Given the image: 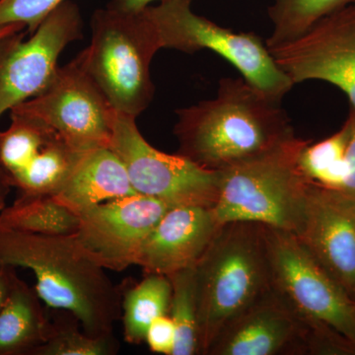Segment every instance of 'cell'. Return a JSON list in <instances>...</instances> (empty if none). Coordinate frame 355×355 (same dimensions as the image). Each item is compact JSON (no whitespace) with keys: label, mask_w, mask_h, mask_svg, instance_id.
Segmentation results:
<instances>
[{"label":"cell","mask_w":355,"mask_h":355,"mask_svg":"<svg viewBox=\"0 0 355 355\" xmlns=\"http://www.w3.org/2000/svg\"><path fill=\"white\" fill-rule=\"evenodd\" d=\"M2 209H0V211H1Z\"/></svg>","instance_id":"836d02e7"},{"label":"cell","mask_w":355,"mask_h":355,"mask_svg":"<svg viewBox=\"0 0 355 355\" xmlns=\"http://www.w3.org/2000/svg\"><path fill=\"white\" fill-rule=\"evenodd\" d=\"M78 216L49 195L25 196L0 211V228L46 236L73 235Z\"/></svg>","instance_id":"ac0fdd59"},{"label":"cell","mask_w":355,"mask_h":355,"mask_svg":"<svg viewBox=\"0 0 355 355\" xmlns=\"http://www.w3.org/2000/svg\"><path fill=\"white\" fill-rule=\"evenodd\" d=\"M306 141L296 137L272 153L219 172V195L212 207L219 224L254 222L297 235L311 186L298 165Z\"/></svg>","instance_id":"8992f818"},{"label":"cell","mask_w":355,"mask_h":355,"mask_svg":"<svg viewBox=\"0 0 355 355\" xmlns=\"http://www.w3.org/2000/svg\"><path fill=\"white\" fill-rule=\"evenodd\" d=\"M219 227L212 207H170L144 241L137 266L166 277L193 268Z\"/></svg>","instance_id":"9a60e30c"},{"label":"cell","mask_w":355,"mask_h":355,"mask_svg":"<svg viewBox=\"0 0 355 355\" xmlns=\"http://www.w3.org/2000/svg\"><path fill=\"white\" fill-rule=\"evenodd\" d=\"M272 287L312 336L313 354H355V299L295 234L266 227Z\"/></svg>","instance_id":"277c9868"},{"label":"cell","mask_w":355,"mask_h":355,"mask_svg":"<svg viewBox=\"0 0 355 355\" xmlns=\"http://www.w3.org/2000/svg\"><path fill=\"white\" fill-rule=\"evenodd\" d=\"M193 270L200 354L207 355L224 327L272 287L266 226L221 224Z\"/></svg>","instance_id":"3957f363"},{"label":"cell","mask_w":355,"mask_h":355,"mask_svg":"<svg viewBox=\"0 0 355 355\" xmlns=\"http://www.w3.org/2000/svg\"><path fill=\"white\" fill-rule=\"evenodd\" d=\"M349 130L347 121L338 132L316 144L306 141L298 155V165L311 184L340 191L345 178V155Z\"/></svg>","instance_id":"44dd1931"},{"label":"cell","mask_w":355,"mask_h":355,"mask_svg":"<svg viewBox=\"0 0 355 355\" xmlns=\"http://www.w3.org/2000/svg\"><path fill=\"white\" fill-rule=\"evenodd\" d=\"M79 7L67 0L25 40L18 32L0 41V116L36 97L55 78L60 53L83 37Z\"/></svg>","instance_id":"30bf717a"},{"label":"cell","mask_w":355,"mask_h":355,"mask_svg":"<svg viewBox=\"0 0 355 355\" xmlns=\"http://www.w3.org/2000/svg\"><path fill=\"white\" fill-rule=\"evenodd\" d=\"M296 236L355 299V200L311 184L304 221Z\"/></svg>","instance_id":"5bb4252c"},{"label":"cell","mask_w":355,"mask_h":355,"mask_svg":"<svg viewBox=\"0 0 355 355\" xmlns=\"http://www.w3.org/2000/svg\"><path fill=\"white\" fill-rule=\"evenodd\" d=\"M146 343L155 354L173 355L176 345V328L168 315L154 320L147 329Z\"/></svg>","instance_id":"4316f807"},{"label":"cell","mask_w":355,"mask_h":355,"mask_svg":"<svg viewBox=\"0 0 355 355\" xmlns=\"http://www.w3.org/2000/svg\"><path fill=\"white\" fill-rule=\"evenodd\" d=\"M25 28V26L22 24L2 26V27H0V41L7 36H10V35L15 34V33L23 31Z\"/></svg>","instance_id":"1f68e13d"},{"label":"cell","mask_w":355,"mask_h":355,"mask_svg":"<svg viewBox=\"0 0 355 355\" xmlns=\"http://www.w3.org/2000/svg\"><path fill=\"white\" fill-rule=\"evenodd\" d=\"M8 128L0 132V164L9 181L19 174L58 133L41 121L10 114Z\"/></svg>","instance_id":"603a6c76"},{"label":"cell","mask_w":355,"mask_h":355,"mask_svg":"<svg viewBox=\"0 0 355 355\" xmlns=\"http://www.w3.org/2000/svg\"><path fill=\"white\" fill-rule=\"evenodd\" d=\"M114 112L74 58L58 67L55 78L41 94L14 107L10 114L41 121L83 153L109 147Z\"/></svg>","instance_id":"9c48e42d"},{"label":"cell","mask_w":355,"mask_h":355,"mask_svg":"<svg viewBox=\"0 0 355 355\" xmlns=\"http://www.w3.org/2000/svg\"><path fill=\"white\" fill-rule=\"evenodd\" d=\"M83 153L72 148L58 135L13 178L11 186L17 189L20 195H55Z\"/></svg>","instance_id":"d6986e66"},{"label":"cell","mask_w":355,"mask_h":355,"mask_svg":"<svg viewBox=\"0 0 355 355\" xmlns=\"http://www.w3.org/2000/svg\"><path fill=\"white\" fill-rule=\"evenodd\" d=\"M135 193L119 156L110 147H99L80 156L67 181L51 197L77 216L89 207Z\"/></svg>","instance_id":"2e32d148"},{"label":"cell","mask_w":355,"mask_h":355,"mask_svg":"<svg viewBox=\"0 0 355 355\" xmlns=\"http://www.w3.org/2000/svg\"><path fill=\"white\" fill-rule=\"evenodd\" d=\"M154 1H162V0H112L109 7L125 12H140Z\"/></svg>","instance_id":"f546056e"},{"label":"cell","mask_w":355,"mask_h":355,"mask_svg":"<svg viewBox=\"0 0 355 355\" xmlns=\"http://www.w3.org/2000/svg\"><path fill=\"white\" fill-rule=\"evenodd\" d=\"M312 354L304 322L270 287L220 331L207 355Z\"/></svg>","instance_id":"4fadbf2b"},{"label":"cell","mask_w":355,"mask_h":355,"mask_svg":"<svg viewBox=\"0 0 355 355\" xmlns=\"http://www.w3.org/2000/svg\"><path fill=\"white\" fill-rule=\"evenodd\" d=\"M349 135L345 149V178L342 190L338 193L355 200V110L350 107L349 116L347 119Z\"/></svg>","instance_id":"83f0119b"},{"label":"cell","mask_w":355,"mask_h":355,"mask_svg":"<svg viewBox=\"0 0 355 355\" xmlns=\"http://www.w3.org/2000/svg\"><path fill=\"white\" fill-rule=\"evenodd\" d=\"M11 188H12V186H11L8 176H7L6 171H4L2 165L0 164V197L6 198Z\"/></svg>","instance_id":"4dcf8cb0"},{"label":"cell","mask_w":355,"mask_h":355,"mask_svg":"<svg viewBox=\"0 0 355 355\" xmlns=\"http://www.w3.org/2000/svg\"><path fill=\"white\" fill-rule=\"evenodd\" d=\"M38 293L16 279L8 298L0 308V355H33L51 331Z\"/></svg>","instance_id":"e0dca14e"},{"label":"cell","mask_w":355,"mask_h":355,"mask_svg":"<svg viewBox=\"0 0 355 355\" xmlns=\"http://www.w3.org/2000/svg\"><path fill=\"white\" fill-rule=\"evenodd\" d=\"M80 323L69 315L51 322V331L46 343L33 355H112L116 352L113 336H95L83 330Z\"/></svg>","instance_id":"d4e9b609"},{"label":"cell","mask_w":355,"mask_h":355,"mask_svg":"<svg viewBox=\"0 0 355 355\" xmlns=\"http://www.w3.org/2000/svg\"><path fill=\"white\" fill-rule=\"evenodd\" d=\"M193 0H162L147 12L157 28L163 49L187 53L210 50L225 58L254 87L282 100L294 84L275 64L272 53L254 33H236L191 9Z\"/></svg>","instance_id":"52a82bcc"},{"label":"cell","mask_w":355,"mask_h":355,"mask_svg":"<svg viewBox=\"0 0 355 355\" xmlns=\"http://www.w3.org/2000/svg\"><path fill=\"white\" fill-rule=\"evenodd\" d=\"M0 261L29 268L44 304L76 317L86 333L113 336L121 316L118 288L83 253L73 235L46 236L0 228Z\"/></svg>","instance_id":"7a4b0ae2"},{"label":"cell","mask_w":355,"mask_h":355,"mask_svg":"<svg viewBox=\"0 0 355 355\" xmlns=\"http://www.w3.org/2000/svg\"><path fill=\"white\" fill-rule=\"evenodd\" d=\"M67 0H0V27L22 24L33 34Z\"/></svg>","instance_id":"484cf974"},{"label":"cell","mask_w":355,"mask_h":355,"mask_svg":"<svg viewBox=\"0 0 355 355\" xmlns=\"http://www.w3.org/2000/svg\"><path fill=\"white\" fill-rule=\"evenodd\" d=\"M171 282L166 275L149 273L121 301L123 336L130 345L146 342L147 329L154 320L169 312Z\"/></svg>","instance_id":"ffe728a7"},{"label":"cell","mask_w":355,"mask_h":355,"mask_svg":"<svg viewBox=\"0 0 355 355\" xmlns=\"http://www.w3.org/2000/svg\"><path fill=\"white\" fill-rule=\"evenodd\" d=\"M135 119L114 112L109 144L125 165L135 191L169 207H214L220 173L205 169L181 154L158 150L140 133Z\"/></svg>","instance_id":"ba28073f"},{"label":"cell","mask_w":355,"mask_h":355,"mask_svg":"<svg viewBox=\"0 0 355 355\" xmlns=\"http://www.w3.org/2000/svg\"><path fill=\"white\" fill-rule=\"evenodd\" d=\"M354 3L355 0H275L268 7L273 30L266 46L273 48L298 38L324 16Z\"/></svg>","instance_id":"7402d4cb"},{"label":"cell","mask_w":355,"mask_h":355,"mask_svg":"<svg viewBox=\"0 0 355 355\" xmlns=\"http://www.w3.org/2000/svg\"><path fill=\"white\" fill-rule=\"evenodd\" d=\"M171 282L168 316L176 328V345L173 355H200L197 292L195 270L184 268L168 277Z\"/></svg>","instance_id":"cb8c5ba5"},{"label":"cell","mask_w":355,"mask_h":355,"mask_svg":"<svg viewBox=\"0 0 355 355\" xmlns=\"http://www.w3.org/2000/svg\"><path fill=\"white\" fill-rule=\"evenodd\" d=\"M280 102L243 77L221 79L214 99L177 111L178 153L220 172L272 153L296 137Z\"/></svg>","instance_id":"6da1fadb"},{"label":"cell","mask_w":355,"mask_h":355,"mask_svg":"<svg viewBox=\"0 0 355 355\" xmlns=\"http://www.w3.org/2000/svg\"><path fill=\"white\" fill-rule=\"evenodd\" d=\"M169 209L140 193L100 203L77 214L74 239L98 266L121 272L137 266L144 241Z\"/></svg>","instance_id":"8fae6325"},{"label":"cell","mask_w":355,"mask_h":355,"mask_svg":"<svg viewBox=\"0 0 355 355\" xmlns=\"http://www.w3.org/2000/svg\"><path fill=\"white\" fill-rule=\"evenodd\" d=\"M6 198L0 197V209H2L6 207Z\"/></svg>","instance_id":"d6a6232c"},{"label":"cell","mask_w":355,"mask_h":355,"mask_svg":"<svg viewBox=\"0 0 355 355\" xmlns=\"http://www.w3.org/2000/svg\"><path fill=\"white\" fill-rule=\"evenodd\" d=\"M14 268V266L0 261V308L6 303L18 277Z\"/></svg>","instance_id":"f1b7e54d"},{"label":"cell","mask_w":355,"mask_h":355,"mask_svg":"<svg viewBox=\"0 0 355 355\" xmlns=\"http://www.w3.org/2000/svg\"><path fill=\"white\" fill-rule=\"evenodd\" d=\"M268 51L292 83L333 84L355 110V3L324 16L298 38Z\"/></svg>","instance_id":"7c38bea8"},{"label":"cell","mask_w":355,"mask_h":355,"mask_svg":"<svg viewBox=\"0 0 355 355\" xmlns=\"http://www.w3.org/2000/svg\"><path fill=\"white\" fill-rule=\"evenodd\" d=\"M91 41L76 58L120 113L139 116L154 96L150 65L163 49L146 8L140 12L98 9L91 20Z\"/></svg>","instance_id":"5b68a950"}]
</instances>
